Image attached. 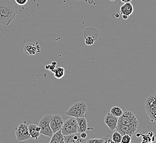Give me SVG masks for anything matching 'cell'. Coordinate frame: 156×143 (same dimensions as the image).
Segmentation results:
<instances>
[{"mask_svg":"<svg viewBox=\"0 0 156 143\" xmlns=\"http://www.w3.org/2000/svg\"><path fill=\"white\" fill-rule=\"evenodd\" d=\"M139 122L135 115L131 111H126L119 117L116 131L122 135L128 134L132 137L138 131Z\"/></svg>","mask_w":156,"mask_h":143,"instance_id":"obj_1","label":"cell"},{"mask_svg":"<svg viewBox=\"0 0 156 143\" xmlns=\"http://www.w3.org/2000/svg\"><path fill=\"white\" fill-rule=\"evenodd\" d=\"M15 0H0V24L8 26L18 14Z\"/></svg>","mask_w":156,"mask_h":143,"instance_id":"obj_2","label":"cell"},{"mask_svg":"<svg viewBox=\"0 0 156 143\" xmlns=\"http://www.w3.org/2000/svg\"><path fill=\"white\" fill-rule=\"evenodd\" d=\"M87 111V105L84 101L78 102L73 105L65 114L70 117L79 118L85 117Z\"/></svg>","mask_w":156,"mask_h":143,"instance_id":"obj_3","label":"cell"},{"mask_svg":"<svg viewBox=\"0 0 156 143\" xmlns=\"http://www.w3.org/2000/svg\"><path fill=\"white\" fill-rule=\"evenodd\" d=\"M61 131L64 136L78 133L79 131V128L76 118L71 117L69 119L64 121Z\"/></svg>","mask_w":156,"mask_h":143,"instance_id":"obj_4","label":"cell"},{"mask_svg":"<svg viewBox=\"0 0 156 143\" xmlns=\"http://www.w3.org/2000/svg\"><path fill=\"white\" fill-rule=\"evenodd\" d=\"M145 110L151 121L156 122V96L154 95L147 98L145 101Z\"/></svg>","mask_w":156,"mask_h":143,"instance_id":"obj_5","label":"cell"},{"mask_svg":"<svg viewBox=\"0 0 156 143\" xmlns=\"http://www.w3.org/2000/svg\"><path fill=\"white\" fill-rule=\"evenodd\" d=\"M52 115H46L40 120L38 126L41 127V134H43L48 137L51 138L54 134L50 126V121Z\"/></svg>","mask_w":156,"mask_h":143,"instance_id":"obj_6","label":"cell"},{"mask_svg":"<svg viewBox=\"0 0 156 143\" xmlns=\"http://www.w3.org/2000/svg\"><path fill=\"white\" fill-rule=\"evenodd\" d=\"M15 134L17 139L20 142L31 139L28 127L25 123L20 124L16 128Z\"/></svg>","mask_w":156,"mask_h":143,"instance_id":"obj_7","label":"cell"},{"mask_svg":"<svg viewBox=\"0 0 156 143\" xmlns=\"http://www.w3.org/2000/svg\"><path fill=\"white\" fill-rule=\"evenodd\" d=\"M64 122V119L59 115L55 114L52 115L50 121V126L54 133L62 129Z\"/></svg>","mask_w":156,"mask_h":143,"instance_id":"obj_8","label":"cell"},{"mask_svg":"<svg viewBox=\"0 0 156 143\" xmlns=\"http://www.w3.org/2000/svg\"><path fill=\"white\" fill-rule=\"evenodd\" d=\"M118 119H119V117L113 115L110 112H108L106 114L105 116L104 122L105 124L108 126V127L111 131H114L116 130L117 127Z\"/></svg>","mask_w":156,"mask_h":143,"instance_id":"obj_9","label":"cell"},{"mask_svg":"<svg viewBox=\"0 0 156 143\" xmlns=\"http://www.w3.org/2000/svg\"><path fill=\"white\" fill-rule=\"evenodd\" d=\"M87 139H85L81 137L80 133H76L64 136L65 143H87Z\"/></svg>","mask_w":156,"mask_h":143,"instance_id":"obj_10","label":"cell"},{"mask_svg":"<svg viewBox=\"0 0 156 143\" xmlns=\"http://www.w3.org/2000/svg\"><path fill=\"white\" fill-rule=\"evenodd\" d=\"M23 50H24V52L28 55H30V56L35 55L37 52H40V46H39V43L38 42H37L36 44H34L31 42L27 43L24 45Z\"/></svg>","mask_w":156,"mask_h":143,"instance_id":"obj_11","label":"cell"},{"mask_svg":"<svg viewBox=\"0 0 156 143\" xmlns=\"http://www.w3.org/2000/svg\"><path fill=\"white\" fill-rule=\"evenodd\" d=\"M28 127V130L30 134V138L32 139H38L41 135V127L38 125L30 124Z\"/></svg>","mask_w":156,"mask_h":143,"instance_id":"obj_12","label":"cell"},{"mask_svg":"<svg viewBox=\"0 0 156 143\" xmlns=\"http://www.w3.org/2000/svg\"><path fill=\"white\" fill-rule=\"evenodd\" d=\"M120 12L122 15H126L129 17L133 12V6L131 2L124 3L123 5L121 6Z\"/></svg>","mask_w":156,"mask_h":143,"instance_id":"obj_13","label":"cell"},{"mask_svg":"<svg viewBox=\"0 0 156 143\" xmlns=\"http://www.w3.org/2000/svg\"><path fill=\"white\" fill-rule=\"evenodd\" d=\"M50 143H64V135L62 133L61 129L54 133L51 137Z\"/></svg>","mask_w":156,"mask_h":143,"instance_id":"obj_14","label":"cell"},{"mask_svg":"<svg viewBox=\"0 0 156 143\" xmlns=\"http://www.w3.org/2000/svg\"><path fill=\"white\" fill-rule=\"evenodd\" d=\"M78 121L79 128V133L85 132L87 129V119L85 117L76 118Z\"/></svg>","mask_w":156,"mask_h":143,"instance_id":"obj_15","label":"cell"},{"mask_svg":"<svg viewBox=\"0 0 156 143\" xmlns=\"http://www.w3.org/2000/svg\"><path fill=\"white\" fill-rule=\"evenodd\" d=\"M142 136V143H154L156 137L152 131L149 132L147 134H140Z\"/></svg>","mask_w":156,"mask_h":143,"instance_id":"obj_16","label":"cell"},{"mask_svg":"<svg viewBox=\"0 0 156 143\" xmlns=\"http://www.w3.org/2000/svg\"><path fill=\"white\" fill-rule=\"evenodd\" d=\"M54 73V77L58 79H60L64 76L65 75V68L64 67H58L55 68L53 71Z\"/></svg>","mask_w":156,"mask_h":143,"instance_id":"obj_17","label":"cell"},{"mask_svg":"<svg viewBox=\"0 0 156 143\" xmlns=\"http://www.w3.org/2000/svg\"><path fill=\"white\" fill-rule=\"evenodd\" d=\"M110 113L115 116L120 117L123 114V111L120 107L114 106L111 108Z\"/></svg>","mask_w":156,"mask_h":143,"instance_id":"obj_18","label":"cell"},{"mask_svg":"<svg viewBox=\"0 0 156 143\" xmlns=\"http://www.w3.org/2000/svg\"><path fill=\"white\" fill-rule=\"evenodd\" d=\"M122 138V135L119 131H115L112 134V140H113L114 143H121Z\"/></svg>","mask_w":156,"mask_h":143,"instance_id":"obj_19","label":"cell"},{"mask_svg":"<svg viewBox=\"0 0 156 143\" xmlns=\"http://www.w3.org/2000/svg\"><path fill=\"white\" fill-rule=\"evenodd\" d=\"M95 40H96V39L95 38H94L93 36H89L87 38H85V43L87 45L91 46V45H93Z\"/></svg>","mask_w":156,"mask_h":143,"instance_id":"obj_20","label":"cell"},{"mask_svg":"<svg viewBox=\"0 0 156 143\" xmlns=\"http://www.w3.org/2000/svg\"><path fill=\"white\" fill-rule=\"evenodd\" d=\"M131 136L128 134H124L122 135L121 143H130L131 142Z\"/></svg>","mask_w":156,"mask_h":143,"instance_id":"obj_21","label":"cell"},{"mask_svg":"<svg viewBox=\"0 0 156 143\" xmlns=\"http://www.w3.org/2000/svg\"><path fill=\"white\" fill-rule=\"evenodd\" d=\"M87 143H104V140L102 138L101 139H90L87 140Z\"/></svg>","mask_w":156,"mask_h":143,"instance_id":"obj_22","label":"cell"},{"mask_svg":"<svg viewBox=\"0 0 156 143\" xmlns=\"http://www.w3.org/2000/svg\"><path fill=\"white\" fill-rule=\"evenodd\" d=\"M28 0H15L16 3L17 5L20 6H23L25 5L28 2Z\"/></svg>","mask_w":156,"mask_h":143,"instance_id":"obj_23","label":"cell"},{"mask_svg":"<svg viewBox=\"0 0 156 143\" xmlns=\"http://www.w3.org/2000/svg\"><path fill=\"white\" fill-rule=\"evenodd\" d=\"M103 140H104V143H114L113 140H112V139L110 138H102Z\"/></svg>","mask_w":156,"mask_h":143,"instance_id":"obj_24","label":"cell"},{"mask_svg":"<svg viewBox=\"0 0 156 143\" xmlns=\"http://www.w3.org/2000/svg\"><path fill=\"white\" fill-rule=\"evenodd\" d=\"M56 66H57V65H54L51 63V64H50V67L49 68V71L53 72L54 69L56 68Z\"/></svg>","mask_w":156,"mask_h":143,"instance_id":"obj_25","label":"cell"},{"mask_svg":"<svg viewBox=\"0 0 156 143\" xmlns=\"http://www.w3.org/2000/svg\"><path fill=\"white\" fill-rule=\"evenodd\" d=\"M80 135H81V137L83 138V139H87V134L85 133V132H83L80 133Z\"/></svg>","mask_w":156,"mask_h":143,"instance_id":"obj_26","label":"cell"},{"mask_svg":"<svg viewBox=\"0 0 156 143\" xmlns=\"http://www.w3.org/2000/svg\"><path fill=\"white\" fill-rule=\"evenodd\" d=\"M132 0H121V2L123 3H127V2H131Z\"/></svg>","mask_w":156,"mask_h":143,"instance_id":"obj_27","label":"cell"},{"mask_svg":"<svg viewBox=\"0 0 156 143\" xmlns=\"http://www.w3.org/2000/svg\"><path fill=\"white\" fill-rule=\"evenodd\" d=\"M122 18H123V19H125V20H126V19H127L129 17V16H127V15H122Z\"/></svg>","mask_w":156,"mask_h":143,"instance_id":"obj_28","label":"cell"},{"mask_svg":"<svg viewBox=\"0 0 156 143\" xmlns=\"http://www.w3.org/2000/svg\"><path fill=\"white\" fill-rule=\"evenodd\" d=\"M49 67H50V64L47 65H46V66H45V68L46 69H47V70H49Z\"/></svg>","mask_w":156,"mask_h":143,"instance_id":"obj_29","label":"cell"},{"mask_svg":"<svg viewBox=\"0 0 156 143\" xmlns=\"http://www.w3.org/2000/svg\"><path fill=\"white\" fill-rule=\"evenodd\" d=\"M110 1H111L112 2H114V1H115L116 0H110Z\"/></svg>","mask_w":156,"mask_h":143,"instance_id":"obj_30","label":"cell"},{"mask_svg":"<svg viewBox=\"0 0 156 143\" xmlns=\"http://www.w3.org/2000/svg\"><path fill=\"white\" fill-rule=\"evenodd\" d=\"M154 95L156 96V92H155V94H154Z\"/></svg>","mask_w":156,"mask_h":143,"instance_id":"obj_31","label":"cell"},{"mask_svg":"<svg viewBox=\"0 0 156 143\" xmlns=\"http://www.w3.org/2000/svg\"><path fill=\"white\" fill-rule=\"evenodd\" d=\"M154 143H156V140H155V142Z\"/></svg>","mask_w":156,"mask_h":143,"instance_id":"obj_32","label":"cell"}]
</instances>
